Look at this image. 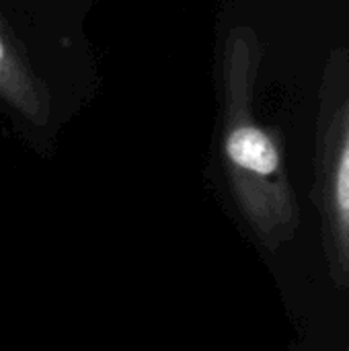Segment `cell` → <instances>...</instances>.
<instances>
[{
  "instance_id": "6da1fadb",
  "label": "cell",
  "mask_w": 349,
  "mask_h": 351,
  "mask_svg": "<svg viewBox=\"0 0 349 351\" xmlns=\"http://www.w3.org/2000/svg\"><path fill=\"white\" fill-rule=\"evenodd\" d=\"M257 43L237 29L224 49V160L234 199L267 251L294 239L300 212L280 146L251 111Z\"/></svg>"
},
{
  "instance_id": "7a4b0ae2",
  "label": "cell",
  "mask_w": 349,
  "mask_h": 351,
  "mask_svg": "<svg viewBox=\"0 0 349 351\" xmlns=\"http://www.w3.org/2000/svg\"><path fill=\"white\" fill-rule=\"evenodd\" d=\"M315 206L327 271L341 290L349 288V99L327 125L319 148Z\"/></svg>"
},
{
  "instance_id": "3957f363",
  "label": "cell",
  "mask_w": 349,
  "mask_h": 351,
  "mask_svg": "<svg viewBox=\"0 0 349 351\" xmlns=\"http://www.w3.org/2000/svg\"><path fill=\"white\" fill-rule=\"evenodd\" d=\"M0 99L35 125L49 119V97L0 19Z\"/></svg>"
}]
</instances>
